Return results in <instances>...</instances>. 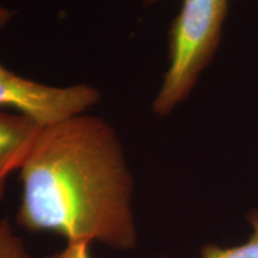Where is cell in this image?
I'll use <instances>...</instances> for the list:
<instances>
[{"label":"cell","instance_id":"cell-1","mask_svg":"<svg viewBox=\"0 0 258 258\" xmlns=\"http://www.w3.org/2000/svg\"><path fill=\"white\" fill-rule=\"evenodd\" d=\"M19 177L17 221L25 230L117 250L137 245L133 177L120 139L103 118L84 112L42 127Z\"/></svg>","mask_w":258,"mask_h":258},{"label":"cell","instance_id":"cell-6","mask_svg":"<svg viewBox=\"0 0 258 258\" xmlns=\"http://www.w3.org/2000/svg\"><path fill=\"white\" fill-rule=\"evenodd\" d=\"M0 258H31L8 219L0 220Z\"/></svg>","mask_w":258,"mask_h":258},{"label":"cell","instance_id":"cell-7","mask_svg":"<svg viewBox=\"0 0 258 258\" xmlns=\"http://www.w3.org/2000/svg\"><path fill=\"white\" fill-rule=\"evenodd\" d=\"M90 244L88 240H71L67 241L64 249L48 258H91Z\"/></svg>","mask_w":258,"mask_h":258},{"label":"cell","instance_id":"cell-9","mask_svg":"<svg viewBox=\"0 0 258 258\" xmlns=\"http://www.w3.org/2000/svg\"><path fill=\"white\" fill-rule=\"evenodd\" d=\"M158 2H159V0H144V4L148 6V5L156 4V3H158Z\"/></svg>","mask_w":258,"mask_h":258},{"label":"cell","instance_id":"cell-8","mask_svg":"<svg viewBox=\"0 0 258 258\" xmlns=\"http://www.w3.org/2000/svg\"><path fill=\"white\" fill-rule=\"evenodd\" d=\"M14 17V12L11 10L0 6V29H3Z\"/></svg>","mask_w":258,"mask_h":258},{"label":"cell","instance_id":"cell-5","mask_svg":"<svg viewBox=\"0 0 258 258\" xmlns=\"http://www.w3.org/2000/svg\"><path fill=\"white\" fill-rule=\"evenodd\" d=\"M249 220L252 233L246 243L232 247L207 245L202 249L200 258H258V211L251 213Z\"/></svg>","mask_w":258,"mask_h":258},{"label":"cell","instance_id":"cell-2","mask_svg":"<svg viewBox=\"0 0 258 258\" xmlns=\"http://www.w3.org/2000/svg\"><path fill=\"white\" fill-rule=\"evenodd\" d=\"M228 0H183L169 32V66L152 112L170 115L192 92L219 48Z\"/></svg>","mask_w":258,"mask_h":258},{"label":"cell","instance_id":"cell-4","mask_svg":"<svg viewBox=\"0 0 258 258\" xmlns=\"http://www.w3.org/2000/svg\"><path fill=\"white\" fill-rule=\"evenodd\" d=\"M41 129L28 116L0 110V201L9 177L23 166Z\"/></svg>","mask_w":258,"mask_h":258},{"label":"cell","instance_id":"cell-3","mask_svg":"<svg viewBox=\"0 0 258 258\" xmlns=\"http://www.w3.org/2000/svg\"><path fill=\"white\" fill-rule=\"evenodd\" d=\"M101 99L88 84L50 86L12 72L0 62V108L30 117L42 127L84 114Z\"/></svg>","mask_w":258,"mask_h":258}]
</instances>
